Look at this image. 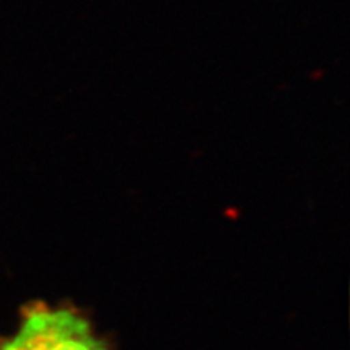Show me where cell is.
Listing matches in <instances>:
<instances>
[{
  "label": "cell",
  "mask_w": 350,
  "mask_h": 350,
  "mask_svg": "<svg viewBox=\"0 0 350 350\" xmlns=\"http://www.w3.org/2000/svg\"><path fill=\"white\" fill-rule=\"evenodd\" d=\"M0 350H112L88 314L70 304L34 300L20 312L12 334L0 336Z\"/></svg>",
  "instance_id": "1"
}]
</instances>
